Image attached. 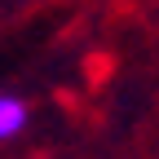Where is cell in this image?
Here are the masks:
<instances>
[{
  "mask_svg": "<svg viewBox=\"0 0 159 159\" xmlns=\"http://www.w3.org/2000/svg\"><path fill=\"white\" fill-rule=\"evenodd\" d=\"M27 124V102L13 93H0V142H9V137H18Z\"/></svg>",
  "mask_w": 159,
  "mask_h": 159,
  "instance_id": "6da1fadb",
  "label": "cell"
}]
</instances>
